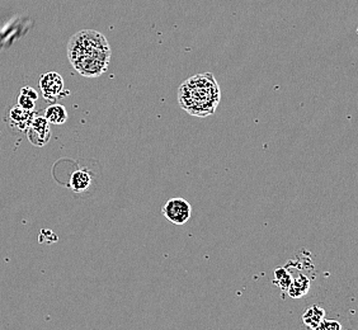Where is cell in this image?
<instances>
[{
    "instance_id": "6da1fadb",
    "label": "cell",
    "mask_w": 358,
    "mask_h": 330,
    "mask_svg": "<svg viewBox=\"0 0 358 330\" xmlns=\"http://www.w3.org/2000/svg\"><path fill=\"white\" fill-rule=\"evenodd\" d=\"M110 46L107 38L94 29H83L71 36L68 57L73 68L85 78H98L110 65Z\"/></svg>"
},
{
    "instance_id": "7a4b0ae2",
    "label": "cell",
    "mask_w": 358,
    "mask_h": 330,
    "mask_svg": "<svg viewBox=\"0 0 358 330\" xmlns=\"http://www.w3.org/2000/svg\"><path fill=\"white\" fill-rule=\"evenodd\" d=\"M220 101V87L213 73L196 74L179 87V106L194 117L203 118L214 115Z\"/></svg>"
},
{
    "instance_id": "3957f363",
    "label": "cell",
    "mask_w": 358,
    "mask_h": 330,
    "mask_svg": "<svg viewBox=\"0 0 358 330\" xmlns=\"http://www.w3.org/2000/svg\"><path fill=\"white\" fill-rule=\"evenodd\" d=\"M162 213L166 220L174 225H185L187 221L191 219L192 206L185 199L176 197L166 201L162 208Z\"/></svg>"
},
{
    "instance_id": "277c9868",
    "label": "cell",
    "mask_w": 358,
    "mask_h": 330,
    "mask_svg": "<svg viewBox=\"0 0 358 330\" xmlns=\"http://www.w3.org/2000/svg\"><path fill=\"white\" fill-rule=\"evenodd\" d=\"M40 89L42 96L48 102H56L69 94V90H65L62 76L56 71H48L40 78Z\"/></svg>"
},
{
    "instance_id": "5b68a950",
    "label": "cell",
    "mask_w": 358,
    "mask_h": 330,
    "mask_svg": "<svg viewBox=\"0 0 358 330\" xmlns=\"http://www.w3.org/2000/svg\"><path fill=\"white\" fill-rule=\"evenodd\" d=\"M50 122L45 116H36L31 126L28 127L27 138L29 143L38 148H42L48 144L51 138V129Z\"/></svg>"
},
{
    "instance_id": "8992f818",
    "label": "cell",
    "mask_w": 358,
    "mask_h": 330,
    "mask_svg": "<svg viewBox=\"0 0 358 330\" xmlns=\"http://www.w3.org/2000/svg\"><path fill=\"white\" fill-rule=\"evenodd\" d=\"M35 117L34 110H24L21 106H15L9 112V122L15 130L27 131Z\"/></svg>"
},
{
    "instance_id": "52a82bcc",
    "label": "cell",
    "mask_w": 358,
    "mask_h": 330,
    "mask_svg": "<svg viewBox=\"0 0 358 330\" xmlns=\"http://www.w3.org/2000/svg\"><path fill=\"white\" fill-rule=\"evenodd\" d=\"M93 182L92 173L87 169H78L71 174L69 180V187L76 193L85 192L90 189Z\"/></svg>"
},
{
    "instance_id": "ba28073f",
    "label": "cell",
    "mask_w": 358,
    "mask_h": 330,
    "mask_svg": "<svg viewBox=\"0 0 358 330\" xmlns=\"http://www.w3.org/2000/svg\"><path fill=\"white\" fill-rule=\"evenodd\" d=\"M309 289H310V280L306 275H297L295 280H292L287 289V294L292 299H300L306 295Z\"/></svg>"
},
{
    "instance_id": "9c48e42d",
    "label": "cell",
    "mask_w": 358,
    "mask_h": 330,
    "mask_svg": "<svg viewBox=\"0 0 358 330\" xmlns=\"http://www.w3.org/2000/svg\"><path fill=\"white\" fill-rule=\"evenodd\" d=\"M45 117L51 124H64L68 121V110L62 104H51L45 110Z\"/></svg>"
},
{
    "instance_id": "30bf717a",
    "label": "cell",
    "mask_w": 358,
    "mask_h": 330,
    "mask_svg": "<svg viewBox=\"0 0 358 330\" xmlns=\"http://www.w3.org/2000/svg\"><path fill=\"white\" fill-rule=\"evenodd\" d=\"M324 317H325V310L320 308V306H317V305H314L303 313V323L308 328L314 330L319 324L323 322Z\"/></svg>"
},
{
    "instance_id": "8fae6325",
    "label": "cell",
    "mask_w": 358,
    "mask_h": 330,
    "mask_svg": "<svg viewBox=\"0 0 358 330\" xmlns=\"http://www.w3.org/2000/svg\"><path fill=\"white\" fill-rule=\"evenodd\" d=\"M37 99H38L37 92L32 87H24L22 88L21 94L18 96V106H21L24 110H34Z\"/></svg>"
},
{
    "instance_id": "7c38bea8",
    "label": "cell",
    "mask_w": 358,
    "mask_h": 330,
    "mask_svg": "<svg viewBox=\"0 0 358 330\" xmlns=\"http://www.w3.org/2000/svg\"><path fill=\"white\" fill-rule=\"evenodd\" d=\"M291 282H292V275H289V272L287 269H275L273 283H275L277 287H280L282 291H286V292H287V289H289Z\"/></svg>"
},
{
    "instance_id": "4fadbf2b",
    "label": "cell",
    "mask_w": 358,
    "mask_h": 330,
    "mask_svg": "<svg viewBox=\"0 0 358 330\" xmlns=\"http://www.w3.org/2000/svg\"><path fill=\"white\" fill-rule=\"evenodd\" d=\"M314 330H342V325L336 320H325L317 325Z\"/></svg>"
}]
</instances>
